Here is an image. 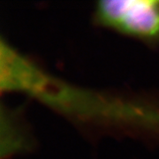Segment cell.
<instances>
[{
    "mask_svg": "<svg viewBox=\"0 0 159 159\" xmlns=\"http://www.w3.org/2000/svg\"><path fill=\"white\" fill-rule=\"evenodd\" d=\"M97 21L133 38L159 43V0H103L95 9Z\"/></svg>",
    "mask_w": 159,
    "mask_h": 159,
    "instance_id": "6da1fadb",
    "label": "cell"
}]
</instances>
